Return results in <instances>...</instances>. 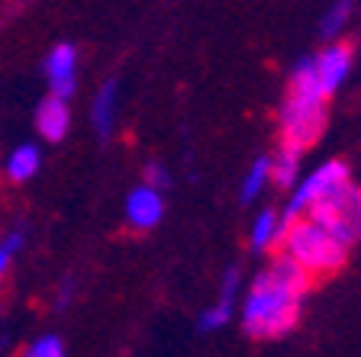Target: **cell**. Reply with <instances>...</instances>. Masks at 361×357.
Listing matches in <instances>:
<instances>
[{
	"label": "cell",
	"instance_id": "1",
	"mask_svg": "<svg viewBox=\"0 0 361 357\" xmlns=\"http://www.w3.org/2000/svg\"><path fill=\"white\" fill-rule=\"evenodd\" d=\"M310 270L300 268L287 251L274 254L268 268L252 280V290L242 306V328L248 338H281L287 335L303 309L310 293Z\"/></svg>",
	"mask_w": 361,
	"mask_h": 357
},
{
	"label": "cell",
	"instance_id": "2",
	"mask_svg": "<svg viewBox=\"0 0 361 357\" xmlns=\"http://www.w3.org/2000/svg\"><path fill=\"white\" fill-rule=\"evenodd\" d=\"M326 100L329 94L316 77V58H300L290 71L284 104H281V145L297 151L316 145L329 119Z\"/></svg>",
	"mask_w": 361,
	"mask_h": 357
},
{
	"label": "cell",
	"instance_id": "3",
	"mask_svg": "<svg viewBox=\"0 0 361 357\" xmlns=\"http://www.w3.org/2000/svg\"><path fill=\"white\" fill-rule=\"evenodd\" d=\"M278 245L310 274H336L345 264L348 254V245H342L336 235H329L319 223L300 216L290 219V223H281Z\"/></svg>",
	"mask_w": 361,
	"mask_h": 357
},
{
	"label": "cell",
	"instance_id": "4",
	"mask_svg": "<svg viewBox=\"0 0 361 357\" xmlns=\"http://www.w3.org/2000/svg\"><path fill=\"white\" fill-rule=\"evenodd\" d=\"M307 213L342 245H352L361 238V187L352 184V177L342 180L332 190H326Z\"/></svg>",
	"mask_w": 361,
	"mask_h": 357
},
{
	"label": "cell",
	"instance_id": "5",
	"mask_svg": "<svg viewBox=\"0 0 361 357\" xmlns=\"http://www.w3.org/2000/svg\"><path fill=\"white\" fill-rule=\"evenodd\" d=\"M342 180H348V168H345L342 161H326V164H319V168H316V171L310 174L307 180H303V184L293 187L290 203H287L284 219H281V223H290V219H297L300 213H307V209L326 194V190H332V187L342 184Z\"/></svg>",
	"mask_w": 361,
	"mask_h": 357
},
{
	"label": "cell",
	"instance_id": "6",
	"mask_svg": "<svg viewBox=\"0 0 361 357\" xmlns=\"http://www.w3.org/2000/svg\"><path fill=\"white\" fill-rule=\"evenodd\" d=\"M45 81L49 94L55 97H71L78 87V49L71 42L52 45V52L45 55Z\"/></svg>",
	"mask_w": 361,
	"mask_h": 357
},
{
	"label": "cell",
	"instance_id": "7",
	"mask_svg": "<svg viewBox=\"0 0 361 357\" xmlns=\"http://www.w3.org/2000/svg\"><path fill=\"white\" fill-rule=\"evenodd\" d=\"M165 216V200H161V190L142 184L135 187L133 194L126 196V223L133 225L135 232H149L155 229Z\"/></svg>",
	"mask_w": 361,
	"mask_h": 357
},
{
	"label": "cell",
	"instance_id": "8",
	"mask_svg": "<svg viewBox=\"0 0 361 357\" xmlns=\"http://www.w3.org/2000/svg\"><path fill=\"white\" fill-rule=\"evenodd\" d=\"M352 52L355 49L348 42H336L323 55H316V77H319V84H323L329 97L345 84L348 71H352Z\"/></svg>",
	"mask_w": 361,
	"mask_h": 357
},
{
	"label": "cell",
	"instance_id": "9",
	"mask_svg": "<svg viewBox=\"0 0 361 357\" xmlns=\"http://www.w3.org/2000/svg\"><path fill=\"white\" fill-rule=\"evenodd\" d=\"M239 268H229L223 274V283H219V299L216 306H210L207 313L200 315V322H197V328L200 332H219V328L226 325V322L233 319V309H235V296H239Z\"/></svg>",
	"mask_w": 361,
	"mask_h": 357
},
{
	"label": "cell",
	"instance_id": "10",
	"mask_svg": "<svg viewBox=\"0 0 361 357\" xmlns=\"http://www.w3.org/2000/svg\"><path fill=\"white\" fill-rule=\"evenodd\" d=\"M71 129V106H68L65 97H49L36 106V132L42 135L45 142H61Z\"/></svg>",
	"mask_w": 361,
	"mask_h": 357
},
{
	"label": "cell",
	"instance_id": "11",
	"mask_svg": "<svg viewBox=\"0 0 361 357\" xmlns=\"http://www.w3.org/2000/svg\"><path fill=\"white\" fill-rule=\"evenodd\" d=\"M116 94H120V84L106 81L97 90V97L90 104V123H94V132L100 139H110L113 135V123H116Z\"/></svg>",
	"mask_w": 361,
	"mask_h": 357
},
{
	"label": "cell",
	"instance_id": "12",
	"mask_svg": "<svg viewBox=\"0 0 361 357\" xmlns=\"http://www.w3.org/2000/svg\"><path fill=\"white\" fill-rule=\"evenodd\" d=\"M39 164H42V151H39L32 142H26V145H16V149L7 155L4 174H7L13 184H26V180L36 177Z\"/></svg>",
	"mask_w": 361,
	"mask_h": 357
},
{
	"label": "cell",
	"instance_id": "13",
	"mask_svg": "<svg viewBox=\"0 0 361 357\" xmlns=\"http://www.w3.org/2000/svg\"><path fill=\"white\" fill-rule=\"evenodd\" d=\"M300 155L303 151L278 145V151L271 155V184L281 187V190H290L297 187V174H300Z\"/></svg>",
	"mask_w": 361,
	"mask_h": 357
},
{
	"label": "cell",
	"instance_id": "14",
	"mask_svg": "<svg viewBox=\"0 0 361 357\" xmlns=\"http://www.w3.org/2000/svg\"><path fill=\"white\" fill-rule=\"evenodd\" d=\"M271 180V155H258L255 164L248 168L245 180H242V190H239V200L242 203H255L258 194L264 190V184Z\"/></svg>",
	"mask_w": 361,
	"mask_h": 357
},
{
	"label": "cell",
	"instance_id": "15",
	"mask_svg": "<svg viewBox=\"0 0 361 357\" xmlns=\"http://www.w3.org/2000/svg\"><path fill=\"white\" fill-rule=\"evenodd\" d=\"M278 232H281V216L274 213V209H262L258 219H255V225H252V248H255V251L271 248L274 242H278Z\"/></svg>",
	"mask_w": 361,
	"mask_h": 357
},
{
	"label": "cell",
	"instance_id": "16",
	"mask_svg": "<svg viewBox=\"0 0 361 357\" xmlns=\"http://www.w3.org/2000/svg\"><path fill=\"white\" fill-rule=\"evenodd\" d=\"M348 16H352V0H336V4L326 10L323 23H319V32H323V39L336 36V32L348 23Z\"/></svg>",
	"mask_w": 361,
	"mask_h": 357
},
{
	"label": "cell",
	"instance_id": "17",
	"mask_svg": "<svg viewBox=\"0 0 361 357\" xmlns=\"http://www.w3.org/2000/svg\"><path fill=\"white\" fill-rule=\"evenodd\" d=\"M23 357H65V344L59 335H39L32 344H26Z\"/></svg>",
	"mask_w": 361,
	"mask_h": 357
},
{
	"label": "cell",
	"instance_id": "18",
	"mask_svg": "<svg viewBox=\"0 0 361 357\" xmlns=\"http://www.w3.org/2000/svg\"><path fill=\"white\" fill-rule=\"evenodd\" d=\"M23 238H26L23 225H20V229H13V232H7V235L0 238V277L7 274L10 261H13V258H16V251L23 248Z\"/></svg>",
	"mask_w": 361,
	"mask_h": 357
},
{
	"label": "cell",
	"instance_id": "19",
	"mask_svg": "<svg viewBox=\"0 0 361 357\" xmlns=\"http://www.w3.org/2000/svg\"><path fill=\"white\" fill-rule=\"evenodd\" d=\"M145 184L155 187V190H168L171 187V174H168L165 164H158V161L145 164Z\"/></svg>",
	"mask_w": 361,
	"mask_h": 357
},
{
	"label": "cell",
	"instance_id": "20",
	"mask_svg": "<svg viewBox=\"0 0 361 357\" xmlns=\"http://www.w3.org/2000/svg\"><path fill=\"white\" fill-rule=\"evenodd\" d=\"M71 293H75V287H71V280L61 283V293H59V309H65L68 303H71Z\"/></svg>",
	"mask_w": 361,
	"mask_h": 357
}]
</instances>
